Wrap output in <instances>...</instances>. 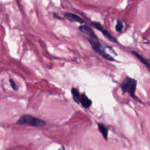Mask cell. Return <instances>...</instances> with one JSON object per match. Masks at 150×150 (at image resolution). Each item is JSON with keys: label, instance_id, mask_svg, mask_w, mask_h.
<instances>
[{"label": "cell", "instance_id": "cell-1", "mask_svg": "<svg viewBox=\"0 0 150 150\" xmlns=\"http://www.w3.org/2000/svg\"><path fill=\"white\" fill-rule=\"evenodd\" d=\"M136 86H137V81L136 79H133L130 77H126L125 79L123 80L120 84V88H121L122 93L125 94L126 92L129 94L133 99L136 100H140L137 98L136 96Z\"/></svg>", "mask_w": 150, "mask_h": 150}, {"label": "cell", "instance_id": "cell-2", "mask_svg": "<svg viewBox=\"0 0 150 150\" xmlns=\"http://www.w3.org/2000/svg\"><path fill=\"white\" fill-rule=\"evenodd\" d=\"M18 125H28L32 127H43L46 125L44 120L38 118V117H33L29 114H23L17 121Z\"/></svg>", "mask_w": 150, "mask_h": 150}, {"label": "cell", "instance_id": "cell-3", "mask_svg": "<svg viewBox=\"0 0 150 150\" xmlns=\"http://www.w3.org/2000/svg\"><path fill=\"white\" fill-rule=\"evenodd\" d=\"M88 40L92 45V48H93L94 51H96L101 57H103L104 59L108 60V61H114V59L113 58L112 56L107 54L106 51H105V48L101 45L100 42L98 40V37L97 38H89Z\"/></svg>", "mask_w": 150, "mask_h": 150}, {"label": "cell", "instance_id": "cell-4", "mask_svg": "<svg viewBox=\"0 0 150 150\" xmlns=\"http://www.w3.org/2000/svg\"><path fill=\"white\" fill-rule=\"evenodd\" d=\"M92 25L95 28V29H98V30H99V31H100V32L103 34L104 36L106 37V38H108L109 40H111V42H117V40H116V38H114L112 35H110L109 32H108L106 29H104V27L102 26V24H101V23H98V22H92Z\"/></svg>", "mask_w": 150, "mask_h": 150}, {"label": "cell", "instance_id": "cell-5", "mask_svg": "<svg viewBox=\"0 0 150 150\" xmlns=\"http://www.w3.org/2000/svg\"><path fill=\"white\" fill-rule=\"evenodd\" d=\"M79 29L82 33L88 35L89 38H97V35L95 34L93 29L89 27V26H87V25H81Z\"/></svg>", "mask_w": 150, "mask_h": 150}, {"label": "cell", "instance_id": "cell-6", "mask_svg": "<svg viewBox=\"0 0 150 150\" xmlns=\"http://www.w3.org/2000/svg\"><path fill=\"white\" fill-rule=\"evenodd\" d=\"M64 17L66 19H67L68 21L72 22H78V23H84L85 21L81 18V17H79V16L76 14H73L71 13H65L64 15Z\"/></svg>", "mask_w": 150, "mask_h": 150}, {"label": "cell", "instance_id": "cell-7", "mask_svg": "<svg viewBox=\"0 0 150 150\" xmlns=\"http://www.w3.org/2000/svg\"><path fill=\"white\" fill-rule=\"evenodd\" d=\"M80 103L84 108H89L92 105V101L85 94H81L80 98Z\"/></svg>", "mask_w": 150, "mask_h": 150}, {"label": "cell", "instance_id": "cell-8", "mask_svg": "<svg viewBox=\"0 0 150 150\" xmlns=\"http://www.w3.org/2000/svg\"><path fill=\"white\" fill-rule=\"evenodd\" d=\"M132 54H133V56H135V57H136V58H137L138 59H139V61H140L142 63V64H144V65L146 66V68H147V70H148V71H149V73H150V62H149L146 59L144 58V57H142V55H140L139 53L136 52V51H132Z\"/></svg>", "mask_w": 150, "mask_h": 150}, {"label": "cell", "instance_id": "cell-9", "mask_svg": "<svg viewBox=\"0 0 150 150\" xmlns=\"http://www.w3.org/2000/svg\"><path fill=\"white\" fill-rule=\"evenodd\" d=\"M98 130L102 134L103 137L104 138L105 140H108V128L103 124V123H98Z\"/></svg>", "mask_w": 150, "mask_h": 150}, {"label": "cell", "instance_id": "cell-10", "mask_svg": "<svg viewBox=\"0 0 150 150\" xmlns=\"http://www.w3.org/2000/svg\"><path fill=\"white\" fill-rule=\"evenodd\" d=\"M71 93L73 95V100L76 103H80V98H81V94L79 92V91L76 88H73L71 89Z\"/></svg>", "mask_w": 150, "mask_h": 150}, {"label": "cell", "instance_id": "cell-11", "mask_svg": "<svg viewBox=\"0 0 150 150\" xmlns=\"http://www.w3.org/2000/svg\"><path fill=\"white\" fill-rule=\"evenodd\" d=\"M123 27H124V25H123V23L121 21H117V24H116V30L118 32H121L122 31Z\"/></svg>", "mask_w": 150, "mask_h": 150}, {"label": "cell", "instance_id": "cell-12", "mask_svg": "<svg viewBox=\"0 0 150 150\" xmlns=\"http://www.w3.org/2000/svg\"><path fill=\"white\" fill-rule=\"evenodd\" d=\"M9 82H10V86H11L12 89H13L14 91H18V88L17 85H16V83H15L14 81H13V79H10V80H9Z\"/></svg>", "mask_w": 150, "mask_h": 150}, {"label": "cell", "instance_id": "cell-13", "mask_svg": "<svg viewBox=\"0 0 150 150\" xmlns=\"http://www.w3.org/2000/svg\"><path fill=\"white\" fill-rule=\"evenodd\" d=\"M53 16H54V17L55 18H57V19H60V20H62V17H60V16H59L57 14V13H53Z\"/></svg>", "mask_w": 150, "mask_h": 150}]
</instances>
